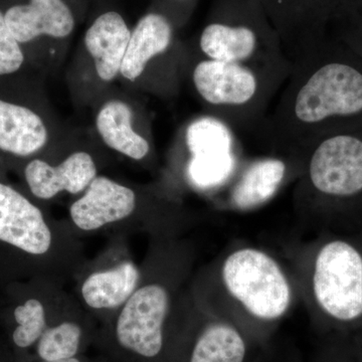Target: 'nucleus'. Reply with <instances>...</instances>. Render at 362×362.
Listing matches in <instances>:
<instances>
[{"instance_id":"1","label":"nucleus","mask_w":362,"mask_h":362,"mask_svg":"<svg viewBox=\"0 0 362 362\" xmlns=\"http://www.w3.org/2000/svg\"><path fill=\"white\" fill-rule=\"evenodd\" d=\"M362 127V56L328 33L292 62L256 134L269 153L303 152L318 138Z\"/></svg>"},{"instance_id":"2","label":"nucleus","mask_w":362,"mask_h":362,"mask_svg":"<svg viewBox=\"0 0 362 362\" xmlns=\"http://www.w3.org/2000/svg\"><path fill=\"white\" fill-rule=\"evenodd\" d=\"M187 288L202 309L235 324L261 346L301 301L290 262L242 242L195 269Z\"/></svg>"},{"instance_id":"3","label":"nucleus","mask_w":362,"mask_h":362,"mask_svg":"<svg viewBox=\"0 0 362 362\" xmlns=\"http://www.w3.org/2000/svg\"><path fill=\"white\" fill-rule=\"evenodd\" d=\"M135 291L100 324L93 349L104 362H164L171 318L195 270L197 250L183 237L149 239Z\"/></svg>"},{"instance_id":"4","label":"nucleus","mask_w":362,"mask_h":362,"mask_svg":"<svg viewBox=\"0 0 362 362\" xmlns=\"http://www.w3.org/2000/svg\"><path fill=\"white\" fill-rule=\"evenodd\" d=\"M303 152L292 194L298 223L314 233L362 232V127L324 135Z\"/></svg>"},{"instance_id":"5","label":"nucleus","mask_w":362,"mask_h":362,"mask_svg":"<svg viewBox=\"0 0 362 362\" xmlns=\"http://www.w3.org/2000/svg\"><path fill=\"white\" fill-rule=\"evenodd\" d=\"M289 262L316 329L328 334L362 326V232L315 233Z\"/></svg>"},{"instance_id":"6","label":"nucleus","mask_w":362,"mask_h":362,"mask_svg":"<svg viewBox=\"0 0 362 362\" xmlns=\"http://www.w3.org/2000/svg\"><path fill=\"white\" fill-rule=\"evenodd\" d=\"M66 221L80 238L142 233L149 239L183 237L194 223L173 195L100 175L71 202Z\"/></svg>"},{"instance_id":"7","label":"nucleus","mask_w":362,"mask_h":362,"mask_svg":"<svg viewBox=\"0 0 362 362\" xmlns=\"http://www.w3.org/2000/svg\"><path fill=\"white\" fill-rule=\"evenodd\" d=\"M0 247L16 254L33 278L66 285L88 258L68 221L52 218L39 204L0 180Z\"/></svg>"},{"instance_id":"8","label":"nucleus","mask_w":362,"mask_h":362,"mask_svg":"<svg viewBox=\"0 0 362 362\" xmlns=\"http://www.w3.org/2000/svg\"><path fill=\"white\" fill-rule=\"evenodd\" d=\"M291 66H254L199 57L190 78L207 114L233 131L255 135L270 113L289 77Z\"/></svg>"},{"instance_id":"9","label":"nucleus","mask_w":362,"mask_h":362,"mask_svg":"<svg viewBox=\"0 0 362 362\" xmlns=\"http://www.w3.org/2000/svg\"><path fill=\"white\" fill-rule=\"evenodd\" d=\"M201 58L254 66H291L258 0H213L197 37Z\"/></svg>"},{"instance_id":"10","label":"nucleus","mask_w":362,"mask_h":362,"mask_svg":"<svg viewBox=\"0 0 362 362\" xmlns=\"http://www.w3.org/2000/svg\"><path fill=\"white\" fill-rule=\"evenodd\" d=\"M261 347L235 324L199 306L187 287L173 310L164 362H251Z\"/></svg>"},{"instance_id":"11","label":"nucleus","mask_w":362,"mask_h":362,"mask_svg":"<svg viewBox=\"0 0 362 362\" xmlns=\"http://www.w3.org/2000/svg\"><path fill=\"white\" fill-rule=\"evenodd\" d=\"M141 279L127 237L114 235L103 251L88 259L71 282L73 296L98 324L104 323L120 309Z\"/></svg>"},{"instance_id":"12","label":"nucleus","mask_w":362,"mask_h":362,"mask_svg":"<svg viewBox=\"0 0 362 362\" xmlns=\"http://www.w3.org/2000/svg\"><path fill=\"white\" fill-rule=\"evenodd\" d=\"M182 142L187 152L185 180L202 194L214 197L221 192L245 159L238 133L209 114L187 124Z\"/></svg>"},{"instance_id":"13","label":"nucleus","mask_w":362,"mask_h":362,"mask_svg":"<svg viewBox=\"0 0 362 362\" xmlns=\"http://www.w3.org/2000/svg\"><path fill=\"white\" fill-rule=\"evenodd\" d=\"M303 162L304 152L244 159L230 182L214 195V204L223 211H256L273 201L287 185H294Z\"/></svg>"},{"instance_id":"14","label":"nucleus","mask_w":362,"mask_h":362,"mask_svg":"<svg viewBox=\"0 0 362 362\" xmlns=\"http://www.w3.org/2000/svg\"><path fill=\"white\" fill-rule=\"evenodd\" d=\"M13 309L9 332L11 351L16 361H28L45 330L75 301L66 285L45 278H33L28 293Z\"/></svg>"},{"instance_id":"15","label":"nucleus","mask_w":362,"mask_h":362,"mask_svg":"<svg viewBox=\"0 0 362 362\" xmlns=\"http://www.w3.org/2000/svg\"><path fill=\"white\" fill-rule=\"evenodd\" d=\"M339 0H258L291 63L329 33Z\"/></svg>"},{"instance_id":"16","label":"nucleus","mask_w":362,"mask_h":362,"mask_svg":"<svg viewBox=\"0 0 362 362\" xmlns=\"http://www.w3.org/2000/svg\"><path fill=\"white\" fill-rule=\"evenodd\" d=\"M98 175L96 158L86 150L71 152L58 163L33 157L23 168L30 194L40 202L52 201L64 192L80 197Z\"/></svg>"},{"instance_id":"17","label":"nucleus","mask_w":362,"mask_h":362,"mask_svg":"<svg viewBox=\"0 0 362 362\" xmlns=\"http://www.w3.org/2000/svg\"><path fill=\"white\" fill-rule=\"evenodd\" d=\"M178 26L168 13L156 6L144 14L131 30L129 42L124 57L120 74L126 80H138L151 62L156 59L180 58L170 56L180 51L176 39Z\"/></svg>"},{"instance_id":"18","label":"nucleus","mask_w":362,"mask_h":362,"mask_svg":"<svg viewBox=\"0 0 362 362\" xmlns=\"http://www.w3.org/2000/svg\"><path fill=\"white\" fill-rule=\"evenodd\" d=\"M7 28L21 45L40 37L64 40L77 25L73 4L69 0H28L4 11Z\"/></svg>"},{"instance_id":"19","label":"nucleus","mask_w":362,"mask_h":362,"mask_svg":"<svg viewBox=\"0 0 362 362\" xmlns=\"http://www.w3.org/2000/svg\"><path fill=\"white\" fill-rule=\"evenodd\" d=\"M99 324L78 303L71 304L59 318L45 330L32 352L30 361H66L89 354L96 339Z\"/></svg>"},{"instance_id":"20","label":"nucleus","mask_w":362,"mask_h":362,"mask_svg":"<svg viewBox=\"0 0 362 362\" xmlns=\"http://www.w3.org/2000/svg\"><path fill=\"white\" fill-rule=\"evenodd\" d=\"M130 35L127 21L115 9H106L98 14L86 30V49L94 59L98 76L104 82H111L120 74Z\"/></svg>"},{"instance_id":"21","label":"nucleus","mask_w":362,"mask_h":362,"mask_svg":"<svg viewBox=\"0 0 362 362\" xmlns=\"http://www.w3.org/2000/svg\"><path fill=\"white\" fill-rule=\"evenodd\" d=\"M49 129L37 112L0 98V152L30 159L49 143Z\"/></svg>"},{"instance_id":"22","label":"nucleus","mask_w":362,"mask_h":362,"mask_svg":"<svg viewBox=\"0 0 362 362\" xmlns=\"http://www.w3.org/2000/svg\"><path fill=\"white\" fill-rule=\"evenodd\" d=\"M129 105L111 100L97 114L96 127L102 141L111 150L131 160L144 161L151 154V144L146 137L136 132Z\"/></svg>"},{"instance_id":"23","label":"nucleus","mask_w":362,"mask_h":362,"mask_svg":"<svg viewBox=\"0 0 362 362\" xmlns=\"http://www.w3.org/2000/svg\"><path fill=\"white\" fill-rule=\"evenodd\" d=\"M329 33L362 56V0H339Z\"/></svg>"},{"instance_id":"24","label":"nucleus","mask_w":362,"mask_h":362,"mask_svg":"<svg viewBox=\"0 0 362 362\" xmlns=\"http://www.w3.org/2000/svg\"><path fill=\"white\" fill-rule=\"evenodd\" d=\"M327 335L314 362H362V326Z\"/></svg>"},{"instance_id":"25","label":"nucleus","mask_w":362,"mask_h":362,"mask_svg":"<svg viewBox=\"0 0 362 362\" xmlns=\"http://www.w3.org/2000/svg\"><path fill=\"white\" fill-rule=\"evenodd\" d=\"M25 61V52L7 28L4 11L0 9V77L18 73Z\"/></svg>"},{"instance_id":"26","label":"nucleus","mask_w":362,"mask_h":362,"mask_svg":"<svg viewBox=\"0 0 362 362\" xmlns=\"http://www.w3.org/2000/svg\"><path fill=\"white\" fill-rule=\"evenodd\" d=\"M251 362H301L296 352L288 347L274 345L273 340L264 345Z\"/></svg>"},{"instance_id":"27","label":"nucleus","mask_w":362,"mask_h":362,"mask_svg":"<svg viewBox=\"0 0 362 362\" xmlns=\"http://www.w3.org/2000/svg\"><path fill=\"white\" fill-rule=\"evenodd\" d=\"M197 2V0H156V6L168 13L180 28L188 20Z\"/></svg>"},{"instance_id":"28","label":"nucleus","mask_w":362,"mask_h":362,"mask_svg":"<svg viewBox=\"0 0 362 362\" xmlns=\"http://www.w3.org/2000/svg\"><path fill=\"white\" fill-rule=\"evenodd\" d=\"M16 362H40V361H18ZM52 362H104L98 354L95 356H90L89 354H84V356L74 357V358L66 359V361H52Z\"/></svg>"},{"instance_id":"29","label":"nucleus","mask_w":362,"mask_h":362,"mask_svg":"<svg viewBox=\"0 0 362 362\" xmlns=\"http://www.w3.org/2000/svg\"><path fill=\"white\" fill-rule=\"evenodd\" d=\"M0 362H16L11 349H0Z\"/></svg>"},{"instance_id":"30","label":"nucleus","mask_w":362,"mask_h":362,"mask_svg":"<svg viewBox=\"0 0 362 362\" xmlns=\"http://www.w3.org/2000/svg\"><path fill=\"white\" fill-rule=\"evenodd\" d=\"M69 1H70V2H71V4H73V1H74V0H69ZM73 6H74V4H73Z\"/></svg>"}]
</instances>
